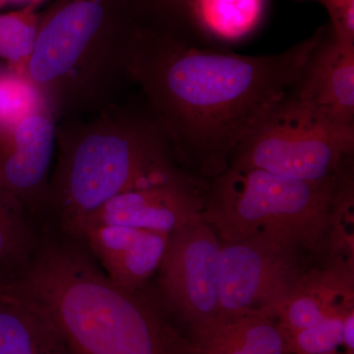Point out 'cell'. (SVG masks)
I'll use <instances>...</instances> for the list:
<instances>
[{"instance_id":"23","label":"cell","mask_w":354,"mask_h":354,"mask_svg":"<svg viewBox=\"0 0 354 354\" xmlns=\"http://www.w3.org/2000/svg\"><path fill=\"white\" fill-rule=\"evenodd\" d=\"M41 1H43V0H2L4 6H7V4L10 3L25 4V6H30V4H32V6H38Z\"/></svg>"},{"instance_id":"20","label":"cell","mask_w":354,"mask_h":354,"mask_svg":"<svg viewBox=\"0 0 354 354\" xmlns=\"http://www.w3.org/2000/svg\"><path fill=\"white\" fill-rule=\"evenodd\" d=\"M325 7L333 34L342 41L354 43V0H310Z\"/></svg>"},{"instance_id":"19","label":"cell","mask_w":354,"mask_h":354,"mask_svg":"<svg viewBox=\"0 0 354 354\" xmlns=\"http://www.w3.org/2000/svg\"><path fill=\"white\" fill-rule=\"evenodd\" d=\"M342 316L330 317L323 322L295 332L286 333L290 354H322L342 346Z\"/></svg>"},{"instance_id":"21","label":"cell","mask_w":354,"mask_h":354,"mask_svg":"<svg viewBox=\"0 0 354 354\" xmlns=\"http://www.w3.org/2000/svg\"><path fill=\"white\" fill-rule=\"evenodd\" d=\"M342 346L346 354H354V309L346 312L342 318Z\"/></svg>"},{"instance_id":"9","label":"cell","mask_w":354,"mask_h":354,"mask_svg":"<svg viewBox=\"0 0 354 354\" xmlns=\"http://www.w3.org/2000/svg\"><path fill=\"white\" fill-rule=\"evenodd\" d=\"M57 124L44 102L0 123V186L24 205L46 200Z\"/></svg>"},{"instance_id":"8","label":"cell","mask_w":354,"mask_h":354,"mask_svg":"<svg viewBox=\"0 0 354 354\" xmlns=\"http://www.w3.org/2000/svg\"><path fill=\"white\" fill-rule=\"evenodd\" d=\"M221 241L203 218L169 234L160 268L165 304L188 326L190 341L220 323Z\"/></svg>"},{"instance_id":"25","label":"cell","mask_w":354,"mask_h":354,"mask_svg":"<svg viewBox=\"0 0 354 354\" xmlns=\"http://www.w3.org/2000/svg\"><path fill=\"white\" fill-rule=\"evenodd\" d=\"M4 6L3 2H2V0H0V9L2 8V7Z\"/></svg>"},{"instance_id":"6","label":"cell","mask_w":354,"mask_h":354,"mask_svg":"<svg viewBox=\"0 0 354 354\" xmlns=\"http://www.w3.org/2000/svg\"><path fill=\"white\" fill-rule=\"evenodd\" d=\"M353 150L354 127L324 120L290 91L249 130L230 165L321 183L339 176Z\"/></svg>"},{"instance_id":"4","label":"cell","mask_w":354,"mask_h":354,"mask_svg":"<svg viewBox=\"0 0 354 354\" xmlns=\"http://www.w3.org/2000/svg\"><path fill=\"white\" fill-rule=\"evenodd\" d=\"M139 27L122 24L111 0H57L39 16L36 44L18 75L55 120L118 104Z\"/></svg>"},{"instance_id":"18","label":"cell","mask_w":354,"mask_h":354,"mask_svg":"<svg viewBox=\"0 0 354 354\" xmlns=\"http://www.w3.org/2000/svg\"><path fill=\"white\" fill-rule=\"evenodd\" d=\"M261 6L262 0H202L200 21L211 38H237L255 26Z\"/></svg>"},{"instance_id":"14","label":"cell","mask_w":354,"mask_h":354,"mask_svg":"<svg viewBox=\"0 0 354 354\" xmlns=\"http://www.w3.org/2000/svg\"><path fill=\"white\" fill-rule=\"evenodd\" d=\"M190 342L192 354H290L285 330L268 315L223 321Z\"/></svg>"},{"instance_id":"2","label":"cell","mask_w":354,"mask_h":354,"mask_svg":"<svg viewBox=\"0 0 354 354\" xmlns=\"http://www.w3.org/2000/svg\"><path fill=\"white\" fill-rule=\"evenodd\" d=\"M9 286L50 318L71 354H192L157 304L72 244L44 246Z\"/></svg>"},{"instance_id":"15","label":"cell","mask_w":354,"mask_h":354,"mask_svg":"<svg viewBox=\"0 0 354 354\" xmlns=\"http://www.w3.org/2000/svg\"><path fill=\"white\" fill-rule=\"evenodd\" d=\"M202 0H133L134 9L151 14L158 20L153 31L187 43L213 46L200 21Z\"/></svg>"},{"instance_id":"24","label":"cell","mask_w":354,"mask_h":354,"mask_svg":"<svg viewBox=\"0 0 354 354\" xmlns=\"http://www.w3.org/2000/svg\"><path fill=\"white\" fill-rule=\"evenodd\" d=\"M322 354H342V353H337V351H332V353H322ZM344 354H346V353H344Z\"/></svg>"},{"instance_id":"12","label":"cell","mask_w":354,"mask_h":354,"mask_svg":"<svg viewBox=\"0 0 354 354\" xmlns=\"http://www.w3.org/2000/svg\"><path fill=\"white\" fill-rule=\"evenodd\" d=\"M88 250L115 285L140 290L160 268L169 234L123 225H90L73 234Z\"/></svg>"},{"instance_id":"7","label":"cell","mask_w":354,"mask_h":354,"mask_svg":"<svg viewBox=\"0 0 354 354\" xmlns=\"http://www.w3.org/2000/svg\"><path fill=\"white\" fill-rule=\"evenodd\" d=\"M304 252L309 253L261 237L221 241L220 323L246 315L276 317L279 305L307 274Z\"/></svg>"},{"instance_id":"11","label":"cell","mask_w":354,"mask_h":354,"mask_svg":"<svg viewBox=\"0 0 354 354\" xmlns=\"http://www.w3.org/2000/svg\"><path fill=\"white\" fill-rule=\"evenodd\" d=\"M290 95L324 120L354 127V43L327 26Z\"/></svg>"},{"instance_id":"3","label":"cell","mask_w":354,"mask_h":354,"mask_svg":"<svg viewBox=\"0 0 354 354\" xmlns=\"http://www.w3.org/2000/svg\"><path fill=\"white\" fill-rule=\"evenodd\" d=\"M58 158L46 200L70 232L128 191L186 180L147 111L120 104L57 124Z\"/></svg>"},{"instance_id":"13","label":"cell","mask_w":354,"mask_h":354,"mask_svg":"<svg viewBox=\"0 0 354 354\" xmlns=\"http://www.w3.org/2000/svg\"><path fill=\"white\" fill-rule=\"evenodd\" d=\"M0 354H71L48 316L0 283Z\"/></svg>"},{"instance_id":"5","label":"cell","mask_w":354,"mask_h":354,"mask_svg":"<svg viewBox=\"0 0 354 354\" xmlns=\"http://www.w3.org/2000/svg\"><path fill=\"white\" fill-rule=\"evenodd\" d=\"M314 183L230 165L207 183L202 218L220 241L270 239L326 252L344 171Z\"/></svg>"},{"instance_id":"16","label":"cell","mask_w":354,"mask_h":354,"mask_svg":"<svg viewBox=\"0 0 354 354\" xmlns=\"http://www.w3.org/2000/svg\"><path fill=\"white\" fill-rule=\"evenodd\" d=\"M23 205L0 186V272L24 264L32 250V234Z\"/></svg>"},{"instance_id":"1","label":"cell","mask_w":354,"mask_h":354,"mask_svg":"<svg viewBox=\"0 0 354 354\" xmlns=\"http://www.w3.org/2000/svg\"><path fill=\"white\" fill-rule=\"evenodd\" d=\"M325 30L283 53L249 57L139 28L130 78L174 158L214 178L253 125L290 93Z\"/></svg>"},{"instance_id":"10","label":"cell","mask_w":354,"mask_h":354,"mask_svg":"<svg viewBox=\"0 0 354 354\" xmlns=\"http://www.w3.org/2000/svg\"><path fill=\"white\" fill-rule=\"evenodd\" d=\"M207 183L197 177L128 191L106 202L70 234L90 225H123L171 234L201 220Z\"/></svg>"},{"instance_id":"17","label":"cell","mask_w":354,"mask_h":354,"mask_svg":"<svg viewBox=\"0 0 354 354\" xmlns=\"http://www.w3.org/2000/svg\"><path fill=\"white\" fill-rule=\"evenodd\" d=\"M37 7L30 4L0 14V58L16 74H20L34 50L39 22Z\"/></svg>"},{"instance_id":"22","label":"cell","mask_w":354,"mask_h":354,"mask_svg":"<svg viewBox=\"0 0 354 354\" xmlns=\"http://www.w3.org/2000/svg\"><path fill=\"white\" fill-rule=\"evenodd\" d=\"M8 75V67H7L6 70H0V118H1L2 111H3L4 93H6V86Z\"/></svg>"}]
</instances>
